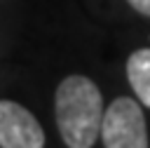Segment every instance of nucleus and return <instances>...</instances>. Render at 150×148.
Returning <instances> with one entry per match:
<instances>
[{"label":"nucleus","mask_w":150,"mask_h":148,"mask_svg":"<svg viewBox=\"0 0 150 148\" xmlns=\"http://www.w3.org/2000/svg\"><path fill=\"white\" fill-rule=\"evenodd\" d=\"M0 148H45L42 125L12 99H0Z\"/></svg>","instance_id":"nucleus-3"},{"label":"nucleus","mask_w":150,"mask_h":148,"mask_svg":"<svg viewBox=\"0 0 150 148\" xmlns=\"http://www.w3.org/2000/svg\"><path fill=\"white\" fill-rule=\"evenodd\" d=\"M98 139L105 148H150L141 101L129 96H117L110 101V106L103 110Z\"/></svg>","instance_id":"nucleus-2"},{"label":"nucleus","mask_w":150,"mask_h":148,"mask_svg":"<svg viewBox=\"0 0 150 148\" xmlns=\"http://www.w3.org/2000/svg\"><path fill=\"white\" fill-rule=\"evenodd\" d=\"M54 113L61 141L68 148H91L101 134L103 96L87 75H68L54 94Z\"/></svg>","instance_id":"nucleus-1"},{"label":"nucleus","mask_w":150,"mask_h":148,"mask_svg":"<svg viewBox=\"0 0 150 148\" xmlns=\"http://www.w3.org/2000/svg\"><path fill=\"white\" fill-rule=\"evenodd\" d=\"M127 80L136 99L150 108V47H141L127 59Z\"/></svg>","instance_id":"nucleus-4"},{"label":"nucleus","mask_w":150,"mask_h":148,"mask_svg":"<svg viewBox=\"0 0 150 148\" xmlns=\"http://www.w3.org/2000/svg\"><path fill=\"white\" fill-rule=\"evenodd\" d=\"M138 14H143V16H150V0H127Z\"/></svg>","instance_id":"nucleus-5"}]
</instances>
